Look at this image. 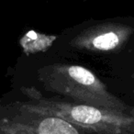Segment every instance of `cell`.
Segmentation results:
<instances>
[{
	"label": "cell",
	"mask_w": 134,
	"mask_h": 134,
	"mask_svg": "<svg viewBox=\"0 0 134 134\" xmlns=\"http://www.w3.org/2000/svg\"><path fill=\"white\" fill-rule=\"evenodd\" d=\"M129 114H130V116H132V117L134 118V107H130V110H129ZM129 134H134V128L133 130H131V132Z\"/></svg>",
	"instance_id": "8992f818"
},
{
	"label": "cell",
	"mask_w": 134,
	"mask_h": 134,
	"mask_svg": "<svg viewBox=\"0 0 134 134\" xmlns=\"http://www.w3.org/2000/svg\"><path fill=\"white\" fill-rule=\"evenodd\" d=\"M132 78H133V79H134V75H132ZM133 92H134V90H133Z\"/></svg>",
	"instance_id": "52a82bcc"
},
{
	"label": "cell",
	"mask_w": 134,
	"mask_h": 134,
	"mask_svg": "<svg viewBox=\"0 0 134 134\" xmlns=\"http://www.w3.org/2000/svg\"><path fill=\"white\" fill-rule=\"evenodd\" d=\"M134 30L121 23H102L85 30L71 41L79 50L92 52H111L124 46Z\"/></svg>",
	"instance_id": "3957f363"
},
{
	"label": "cell",
	"mask_w": 134,
	"mask_h": 134,
	"mask_svg": "<svg viewBox=\"0 0 134 134\" xmlns=\"http://www.w3.org/2000/svg\"><path fill=\"white\" fill-rule=\"evenodd\" d=\"M0 134H82L79 129L63 119L18 112L0 119Z\"/></svg>",
	"instance_id": "277c9868"
},
{
	"label": "cell",
	"mask_w": 134,
	"mask_h": 134,
	"mask_svg": "<svg viewBox=\"0 0 134 134\" xmlns=\"http://www.w3.org/2000/svg\"><path fill=\"white\" fill-rule=\"evenodd\" d=\"M25 92L30 97V101L11 105L18 112L57 117L80 130L97 134H129L134 128V118L128 113L45 98L31 89H25Z\"/></svg>",
	"instance_id": "6da1fadb"
},
{
	"label": "cell",
	"mask_w": 134,
	"mask_h": 134,
	"mask_svg": "<svg viewBox=\"0 0 134 134\" xmlns=\"http://www.w3.org/2000/svg\"><path fill=\"white\" fill-rule=\"evenodd\" d=\"M39 78L47 90L76 103L129 114L130 107L110 93L95 74L81 65L56 63L45 66L40 69Z\"/></svg>",
	"instance_id": "7a4b0ae2"
},
{
	"label": "cell",
	"mask_w": 134,
	"mask_h": 134,
	"mask_svg": "<svg viewBox=\"0 0 134 134\" xmlns=\"http://www.w3.org/2000/svg\"><path fill=\"white\" fill-rule=\"evenodd\" d=\"M54 38L48 36L41 35L35 32H29L21 40V45L25 51H29L30 52H40L41 50L46 49L51 43L53 41Z\"/></svg>",
	"instance_id": "5b68a950"
}]
</instances>
